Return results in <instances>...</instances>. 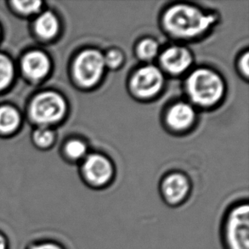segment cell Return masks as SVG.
<instances>
[{
  "label": "cell",
  "instance_id": "obj_21",
  "mask_svg": "<svg viewBox=\"0 0 249 249\" xmlns=\"http://www.w3.org/2000/svg\"><path fill=\"white\" fill-rule=\"evenodd\" d=\"M241 67H242V69H243V71H244V73L248 76L249 71V54H248V53H247V54L244 55V57L242 59Z\"/></svg>",
  "mask_w": 249,
  "mask_h": 249
},
{
  "label": "cell",
  "instance_id": "obj_11",
  "mask_svg": "<svg viewBox=\"0 0 249 249\" xmlns=\"http://www.w3.org/2000/svg\"><path fill=\"white\" fill-rule=\"evenodd\" d=\"M195 111L190 105L178 103L172 107L167 115V121L171 128L183 130L192 126L195 120Z\"/></svg>",
  "mask_w": 249,
  "mask_h": 249
},
{
  "label": "cell",
  "instance_id": "obj_20",
  "mask_svg": "<svg viewBox=\"0 0 249 249\" xmlns=\"http://www.w3.org/2000/svg\"><path fill=\"white\" fill-rule=\"evenodd\" d=\"M28 249H63L59 244L52 242H42L35 243L29 247Z\"/></svg>",
  "mask_w": 249,
  "mask_h": 249
},
{
  "label": "cell",
  "instance_id": "obj_1",
  "mask_svg": "<svg viewBox=\"0 0 249 249\" xmlns=\"http://www.w3.org/2000/svg\"><path fill=\"white\" fill-rule=\"evenodd\" d=\"M163 20L170 34L177 37H192L208 30L215 22L216 18L194 7L178 4L166 12Z\"/></svg>",
  "mask_w": 249,
  "mask_h": 249
},
{
  "label": "cell",
  "instance_id": "obj_17",
  "mask_svg": "<svg viewBox=\"0 0 249 249\" xmlns=\"http://www.w3.org/2000/svg\"><path fill=\"white\" fill-rule=\"evenodd\" d=\"M34 138L37 145L40 146H48L53 142L54 134L49 128L42 127L35 131Z\"/></svg>",
  "mask_w": 249,
  "mask_h": 249
},
{
  "label": "cell",
  "instance_id": "obj_6",
  "mask_svg": "<svg viewBox=\"0 0 249 249\" xmlns=\"http://www.w3.org/2000/svg\"><path fill=\"white\" fill-rule=\"evenodd\" d=\"M163 84V76L159 69L147 66L135 72L131 86L135 94L142 97H151L158 94Z\"/></svg>",
  "mask_w": 249,
  "mask_h": 249
},
{
  "label": "cell",
  "instance_id": "obj_7",
  "mask_svg": "<svg viewBox=\"0 0 249 249\" xmlns=\"http://www.w3.org/2000/svg\"><path fill=\"white\" fill-rule=\"evenodd\" d=\"M83 171L85 178L94 185H103L110 181L113 168L111 162L104 156L94 155L88 157L85 160Z\"/></svg>",
  "mask_w": 249,
  "mask_h": 249
},
{
  "label": "cell",
  "instance_id": "obj_8",
  "mask_svg": "<svg viewBox=\"0 0 249 249\" xmlns=\"http://www.w3.org/2000/svg\"><path fill=\"white\" fill-rule=\"evenodd\" d=\"M192 58L186 49L178 46L170 47L162 53L161 62L167 71L173 74L182 73L192 64Z\"/></svg>",
  "mask_w": 249,
  "mask_h": 249
},
{
  "label": "cell",
  "instance_id": "obj_3",
  "mask_svg": "<svg viewBox=\"0 0 249 249\" xmlns=\"http://www.w3.org/2000/svg\"><path fill=\"white\" fill-rule=\"evenodd\" d=\"M226 239L229 249H249V208L240 204L230 211L226 219Z\"/></svg>",
  "mask_w": 249,
  "mask_h": 249
},
{
  "label": "cell",
  "instance_id": "obj_15",
  "mask_svg": "<svg viewBox=\"0 0 249 249\" xmlns=\"http://www.w3.org/2000/svg\"><path fill=\"white\" fill-rule=\"evenodd\" d=\"M137 51L140 57L145 61H150L157 56L159 52V45L156 41L145 39L139 44Z\"/></svg>",
  "mask_w": 249,
  "mask_h": 249
},
{
  "label": "cell",
  "instance_id": "obj_10",
  "mask_svg": "<svg viewBox=\"0 0 249 249\" xmlns=\"http://www.w3.org/2000/svg\"><path fill=\"white\" fill-rule=\"evenodd\" d=\"M162 192L170 203H178L188 194V180L179 174L169 175L163 181Z\"/></svg>",
  "mask_w": 249,
  "mask_h": 249
},
{
  "label": "cell",
  "instance_id": "obj_14",
  "mask_svg": "<svg viewBox=\"0 0 249 249\" xmlns=\"http://www.w3.org/2000/svg\"><path fill=\"white\" fill-rule=\"evenodd\" d=\"M14 68L10 59L0 54V89L6 88L12 80Z\"/></svg>",
  "mask_w": 249,
  "mask_h": 249
},
{
  "label": "cell",
  "instance_id": "obj_16",
  "mask_svg": "<svg viewBox=\"0 0 249 249\" xmlns=\"http://www.w3.org/2000/svg\"><path fill=\"white\" fill-rule=\"evenodd\" d=\"M66 152L71 159H81L87 152V146L84 142L78 140H73L68 142V145L66 146Z\"/></svg>",
  "mask_w": 249,
  "mask_h": 249
},
{
  "label": "cell",
  "instance_id": "obj_2",
  "mask_svg": "<svg viewBox=\"0 0 249 249\" xmlns=\"http://www.w3.org/2000/svg\"><path fill=\"white\" fill-rule=\"evenodd\" d=\"M186 89L196 104L212 106L222 97L224 83L219 75L211 70L198 69L190 75Z\"/></svg>",
  "mask_w": 249,
  "mask_h": 249
},
{
  "label": "cell",
  "instance_id": "obj_4",
  "mask_svg": "<svg viewBox=\"0 0 249 249\" xmlns=\"http://www.w3.org/2000/svg\"><path fill=\"white\" fill-rule=\"evenodd\" d=\"M67 110L64 99L54 92L38 94L31 106V115L40 124H51L60 121Z\"/></svg>",
  "mask_w": 249,
  "mask_h": 249
},
{
  "label": "cell",
  "instance_id": "obj_18",
  "mask_svg": "<svg viewBox=\"0 0 249 249\" xmlns=\"http://www.w3.org/2000/svg\"><path fill=\"white\" fill-rule=\"evenodd\" d=\"M14 6L18 11L24 14L37 12L40 9V1H14Z\"/></svg>",
  "mask_w": 249,
  "mask_h": 249
},
{
  "label": "cell",
  "instance_id": "obj_5",
  "mask_svg": "<svg viewBox=\"0 0 249 249\" xmlns=\"http://www.w3.org/2000/svg\"><path fill=\"white\" fill-rule=\"evenodd\" d=\"M104 56L95 50H88L78 55L73 72L77 81L84 87H92L101 79L104 72Z\"/></svg>",
  "mask_w": 249,
  "mask_h": 249
},
{
  "label": "cell",
  "instance_id": "obj_13",
  "mask_svg": "<svg viewBox=\"0 0 249 249\" xmlns=\"http://www.w3.org/2000/svg\"><path fill=\"white\" fill-rule=\"evenodd\" d=\"M20 116L17 110L10 107L0 108V132L10 133L18 127Z\"/></svg>",
  "mask_w": 249,
  "mask_h": 249
},
{
  "label": "cell",
  "instance_id": "obj_22",
  "mask_svg": "<svg viewBox=\"0 0 249 249\" xmlns=\"http://www.w3.org/2000/svg\"><path fill=\"white\" fill-rule=\"evenodd\" d=\"M0 249H8V242L6 237L0 232Z\"/></svg>",
  "mask_w": 249,
  "mask_h": 249
},
{
  "label": "cell",
  "instance_id": "obj_12",
  "mask_svg": "<svg viewBox=\"0 0 249 249\" xmlns=\"http://www.w3.org/2000/svg\"><path fill=\"white\" fill-rule=\"evenodd\" d=\"M35 30L41 37L50 39L55 36L59 30L57 18L51 12L42 14L35 22Z\"/></svg>",
  "mask_w": 249,
  "mask_h": 249
},
{
  "label": "cell",
  "instance_id": "obj_9",
  "mask_svg": "<svg viewBox=\"0 0 249 249\" xmlns=\"http://www.w3.org/2000/svg\"><path fill=\"white\" fill-rule=\"evenodd\" d=\"M22 69L29 78L38 80L48 74L51 69V62L46 54L40 51H33L23 58Z\"/></svg>",
  "mask_w": 249,
  "mask_h": 249
},
{
  "label": "cell",
  "instance_id": "obj_19",
  "mask_svg": "<svg viewBox=\"0 0 249 249\" xmlns=\"http://www.w3.org/2000/svg\"><path fill=\"white\" fill-rule=\"evenodd\" d=\"M124 60L123 54L120 51L111 50L104 57L105 65L109 68H117L122 64Z\"/></svg>",
  "mask_w": 249,
  "mask_h": 249
}]
</instances>
